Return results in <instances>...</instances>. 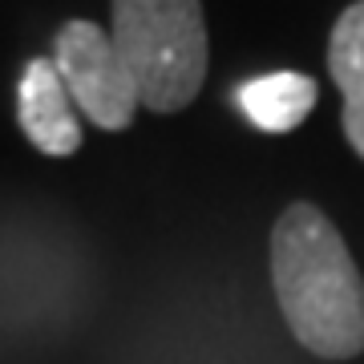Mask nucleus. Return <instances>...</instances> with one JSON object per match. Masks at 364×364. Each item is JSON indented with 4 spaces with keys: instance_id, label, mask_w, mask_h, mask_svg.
Returning <instances> with one entry per match:
<instances>
[{
    "instance_id": "f257e3e1",
    "label": "nucleus",
    "mask_w": 364,
    "mask_h": 364,
    "mask_svg": "<svg viewBox=\"0 0 364 364\" xmlns=\"http://www.w3.org/2000/svg\"><path fill=\"white\" fill-rule=\"evenodd\" d=\"M272 284L291 336L324 360L364 352V279L320 207L291 203L272 231Z\"/></svg>"
},
{
    "instance_id": "f03ea898",
    "label": "nucleus",
    "mask_w": 364,
    "mask_h": 364,
    "mask_svg": "<svg viewBox=\"0 0 364 364\" xmlns=\"http://www.w3.org/2000/svg\"><path fill=\"white\" fill-rule=\"evenodd\" d=\"M114 41L138 105L178 114L207 81L203 0H114Z\"/></svg>"
},
{
    "instance_id": "7ed1b4c3",
    "label": "nucleus",
    "mask_w": 364,
    "mask_h": 364,
    "mask_svg": "<svg viewBox=\"0 0 364 364\" xmlns=\"http://www.w3.org/2000/svg\"><path fill=\"white\" fill-rule=\"evenodd\" d=\"M53 65L69 102L97 130H126L138 114V90L117 57L114 41L93 21H65L53 37Z\"/></svg>"
},
{
    "instance_id": "20e7f679",
    "label": "nucleus",
    "mask_w": 364,
    "mask_h": 364,
    "mask_svg": "<svg viewBox=\"0 0 364 364\" xmlns=\"http://www.w3.org/2000/svg\"><path fill=\"white\" fill-rule=\"evenodd\" d=\"M16 117H21L28 142L37 146L41 154L65 158L81 146V126L77 114H73V102H69L61 73L49 57L28 61L25 77L16 85Z\"/></svg>"
},
{
    "instance_id": "39448f33",
    "label": "nucleus",
    "mask_w": 364,
    "mask_h": 364,
    "mask_svg": "<svg viewBox=\"0 0 364 364\" xmlns=\"http://www.w3.org/2000/svg\"><path fill=\"white\" fill-rule=\"evenodd\" d=\"M328 73L344 97V138L364 158V0L348 4L332 25Z\"/></svg>"
},
{
    "instance_id": "423d86ee",
    "label": "nucleus",
    "mask_w": 364,
    "mask_h": 364,
    "mask_svg": "<svg viewBox=\"0 0 364 364\" xmlns=\"http://www.w3.org/2000/svg\"><path fill=\"white\" fill-rule=\"evenodd\" d=\"M316 105V81L304 77V73H267V77H255L239 90V109L267 134H284L296 130L304 117L312 114Z\"/></svg>"
}]
</instances>
